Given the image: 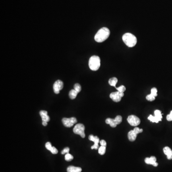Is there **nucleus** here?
<instances>
[{"instance_id": "1", "label": "nucleus", "mask_w": 172, "mask_h": 172, "mask_svg": "<svg viewBox=\"0 0 172 172\" xmlns=\"http://www.w3.org/2000/svg\"><path fill=\"white\" fill-rule=\"evenodd\" d=\"M110 35V31L107 27H103L98 31L95 35V40L98 43H101L107 40Z\"/></svg>"}, {"instance_id": "2", "label": "nucleus", "mask_w": 172, "mask_h": 172, "mask_svg": "<svg viewBox=\"0 0 172 172\" xmlns=\"http://www.w3.org/2000/svg\"><path fill=\"white\" fill-rule=\"evenodd\" d=\"M122 40L129 48L134 47L137 44V40L135 35L131 33H126L122 36Z\"/></svg>"}, {"instance_id": "3", "label": "nucleus", "mask_w": 172, "mask_h": 172, "mask_svg": "<svg viewBox=\"0 0 172 172\" xmlns=\"http://www.w3.org/2000/svg\"><path fill=\"white\" fill-rule=\"evenodd\" d=\"M89 68L93 71H97L100 66V60L99 57L93 56L91 57L88 62Z\"/></svg>"}, {"instance_id": "4", "label": "nucleus", "mask_w": 172, "mask_h": 172, "mask_svg": "<svg viewBox=\"0 0 172 172\" xmlns=\"http://www.w3.org/2000/svg\"><path fill=\"white\" fill-rule=\"evenodd\" d=\"M73 132L76 134L80 135L83 138L85 137V126L81 123H78L75 125L73 129Z\"/></svg>"}, {"instance_id": "5", "label": "nucleus", "mask_w": 172, "mask_h": 172, "mask_svg": "<svg viewBox=\"0 0 172 172\" xmlns=\"http://www.w3.org/2000/svg\"><path fill=\"white\" fill-rule=\"evenodd\" d=\"M128 123L132 126H137L140 124L141 121L138 117L135 115L129 116L127 118Z\"/></svg>"}, {"instance_id": "6", "label": "nucleus", "mask_w": 172, "mask_h": 172, "mask_svg": "<svg viewBox=\"0 0 172 172\" xmlns=\"http://www.w3.org/2000/svg\"><path fill=\"white\" fill-rule=\"evenodd\" d=\"M62 121L65 127L69 128V127H72L74 124L77 123V120L76 118L75 117H71L70 118H64L62 120Z\"/></svg>"}, {"instance_id": "7", "label": "nucleus", "mask_w": 172, "mask_h": 172, "mask_svg": "<svg viewBox=\"0 0 172 172\" xmlns=\"http://www.w3.org/2000/svg\"><path fill=\"white\" fill-rule=\"evenodd\" d=\"M123 96H124V93L119 92L118 91L117 92H112L109 95L111 99L115 103L120 102Z\"/></svg>"}, {"instance_id": "8", "label": "nucleus", "mask_w": 172, "mask_h": 172, "mask_svg": "<svg viewBox=\"0 0 172 172\" xmlns=\"http://www.w3.org/2000/svg\"><path fill=\"white\" fill-rule=\"evenodd\" d=\"M63 87H64V84L61 80H57L53 85V90L54 93L57 94H59L60 91L63 88Z\"/></svg>"}, {"instance_id": "9", "label": "nucleus", "mask_w": 172, "mask_h": 172, "mask_svg": "<svg viewBox=\"0 0 172 172\" xmlns=\"http://www.w3.org/2000/svg\"><path fill=\"white\" fill-rule=\"evenodd\" d=\"M88 139L90 140V141H92V142L94 143V144L91 147V149L97 150L98 149V148H99V143L100 142V139H99L98 136H94L93 135H90L89 137H88Z\"/></svg>"}, {"instance_id": "10", "label": "nucleus", "mask_w": 172, "mask_h": 172, "mask_svg": "<svg viewBox=\"0 0 172 172\" xmlns=\"http://www.w3.org/2000/svg\"><path fill=\"white\" fill-rule=\"evenodd\" d=\"M145 162L146 164H151L155 167H156L158 165V163H156V158L155 156H151L150 158L147 157L145 159Z\"/></svg>"}, {"instance_id": "11", "label": "nucleus", "mask_w": 172, "mask_h": 172, "mask_svg": "<svg viewBox=\"0 0 172 172\" xmlns=\"http://www.w3.org/2000/svg\"><path fill=\"white\" fill-rule=\"evenodd\" d=\"M40 115L42 118L43 121L48 122L50 121V117L48 115V112L45 111H41L39 112Z\"/></svg>"}, {"instance_id": "12", "label": "nucleus", "mask_w": 172, "mask_h": 172, "mask_svg": "<svg viewBox=\"0 0 172 172\" xmlns=\"http://www.w3.org/2000/svg\"><path fill=\"white\" fill-rule=\"evenodd\" d=\"M164 154L167 156V158L168 160L172 159V151L169 147L166 146L163 149Z\"/></svg>"}, {"instance_id": "13", "label": "nucleus", "mask_w": 172, "mask_h": 172, "mask_svg": "<svg viewBox=\"0 0 172 172\" xmlns=\"http://www.w3.org/2000/svg\"><path fill=\"white\" fill-rule=\"evenodd\" d=\"M138 134L135 133L134 130H131L129 131L128 134V137L131 142H134L136 140Z\"/></svg>"}, {"instance_id": "14", "label": "nucleus", "mask_w": 172, "mask_h": 172, "mask_svg": "<svg viewBox=\"0 0 172 172\" xmlns=\"http://www.w3.org/2000/svg\"><path fill=\"white\" fill-rule=\"evenodd\" d=\"M82 169L79 167H75L74 166H69L67 168L68 172H81Z\"/></svg>"}, {"instance_id": "15", "label": "nucleus", "mask_w": 172, "mask_h": 172, "mask_svg": "<svg viewBox=\"0 0 172 172\" xmlns=\"http://www.w3.org/2000/svg\"><path fill=\"white\" fill-rule=\"evenodd\" d=\"M106 123L108 124H109V125L111 126V127H112V128H115V127H116L117 124L116 122L115 121V120L114 119H111V118H108V119H106Z\"/></svg>"}, {"instance_id": "16", "label": "nucleus", "mask_w": 172, "mask_h": 172, "mask_svg": "<svg viewBox=\"0 0 172 172\" xmlns=\"http://www.w3.org/2000/svg\"><path fill=\"white\" fill-rule=\"evenodd\" d=\"M118 79L116 78H115V77L111 78L109 79V85H111V86L114 87L115 88H116V85Z\"/></svg>"}, {"instance_id": "17", "label": "nucleus", "mask_w": 172, "mask_h": 172, "mask_svg": "<svg viewBox=\"0 0 172 172\" xmlns=\"http://www.w3.org/2000/svg\"><path fill=\"white\" fill-rule=\"evenodd\" d=\"M78 92L77 91L74 89V90H71L70 91L69 93V97L71 100H74L77 97V95H78Z\"/></svg>"}, {"instance_id": "18", "label": "nucleus", "mask_w": 172, "mask_h": 172, "mask_svg": "<svg viewBox=\"0 0 172 172\" xmlns=\"http://www.w3.org/2000/svg\"><path fill=\"white\" fill-rule=\"evenodd\" d=\"M155 116L157 118V119H159L160 121H162V114L161 113V112L159 110H155Z\"/></svg>"}, {"instance_id": "19", "label": "nucleus", "mask_w": 172, "mask_h": 172, "mask_svg": "<svg viewBox=\"0 0 172 172\" xmlns=\"http://www.w3.org/2000/svg\"><path fill=\"white\" fill-rule=\"evenodd\" d=\"M148 119L150 120L151 122H155V123H158L159 121H160V120L159 119H157V118L155 116H153L152 115H150L148 118Z\"/></svg>"}, {"instance_id": "20", "label": "nucleus", "mask_w": 172, "mask_h": 172, "mask_svg": "<svg viewBox=\"0 0 172 172\" xmlns=\"http://www.w3.org/2000/svg\"><path fill=\"white\" fill-rule=\"evenodd\" d=\"M106 152V146H101L99 148V153L100 155H104L105 153Z\"/></svg>"}, {"instance_id": "21", "label": "nucleus", "mask_w": 172, "mask_h": 172, "mask_svg": "<svg viewBox=\"0 0 172 172\" xmlns=\"http://www.w3.org/2000/svg\"><path fill=\"white\" fill-rule=\"evenodd\" d=\"M65 159L66 161H71L73 159V156L71 155V154H66L65 156Z\"/></svg>"}, {"instance_id": "22", "label": "nucleus", "mask_w": 172, "mask_h": 172, "mask_svg": "<svg viewBox=\"0 0 172 172\" xmlns=\"http://www.w3.org/2000/svg\"><path fill=\"white\" fill-rule=\"evenodd\" d=\"M114 120H115V121L116 122L117 124H119L121 122H122V117L120 116V115H118L115 117Z\"/></svg>"}, {"instance_id": "23", "label": "nucleus", "mask_w": 172, "mask_h": 172, "mask_svg": "<svg viewBox=\"0 0 172 172\" xmlns=\"http://www.w3.org/2000/svg\"><path fill=\"white\" fill-rule=\"evenodd\" d=\"M74 88L75 91H77L78 93L80 92V91H81V87L79 85L78 83H76L75 84L74 86Z\"/></svg>"}, {"instance_id": "24", "label": "nucleus", "mask_w": 172, "mask_h": 172, "mask_svg": "<svg viewBox=\"0 0 172 172\" xmlns=\"http://www.w3.org/2000/svg\"><path fill=\"white\" fill-rule=\"evenodd\" d=\"M146 99L148 101H154V100H155V97L154 96V95H152L151 94H150L148 95L146 97Z\"/></svg>"}, {"instance_id": "25", "label": "nucleus", "mask_w": 172, "mask_h": 172, "mask_svg": "<svg viewBox=\"0 0 172 172\" xmlns=\"http://www.w3.org/2000/svg\"><path fill=\"white\" fill-rule=\"evenodd\" d=\"M116 88L119 92H123V93L126 91L125 87L124 86H123V85H121V86H120L119 87H116Z\"/></svg>"}, {"instance_id": "26", "label": "nucleus", "mask_w": 172, "mask_h": 172, "mask_svg": "<svg viewBox=\"0 0 172 172\" xmlns=\"http://www.w3.org/2000/svg\"><path fill=\"white\" fill-rule=\"evenodd\" d=\"M151 94L154 95V96L156 97L157 96V90L155 88H152L151 91Z\"/></svg>"}, {"instance_id": "27", "label": "nucleus", "mask_w": 172, "mask_h": 172, "mask_svg": "<svg viewBox=\"0 0 172 172\" xmlns=\"http://www.w3.org/2000/svg\"><path fill=\"white\" fill-rule=\"evenodd\" d=\"M50 151L51 152L52 154H54V155H56V154H57L58 153V150L56 147L54 146H52Z\"/></svg>"}, {"instance_id": "28", "label": "nucleus", "mask_w": 172, "mask_h": 172, "mask_svg": "<svg viewBox=\"0 0 172 172\" xmlns=\"http://www.w3.org/2000/svg\"><path fill=\"white\" fill-rule=\"evenodd\" d=\"M45 146L47 150H49V151H50L52 147V146L50 142H47V143H45Z\"/></svg>"}, {"instance_id": "29", "label": "nucleus", "mask_w": 172, "mask_h": 172, "mask_svg": "<svg viewBox=\"0 0 172 172\" xmlns=\"http://www.w3.org/2000/svg\"><path fill=\"white\" fill-rule=\"evenodd\" d=\"M69 147H66L62 151L61 154L64 155V154H68L69 153Z\"/></svg>"}, {"instance_id": "30", "label": "nucleus", "mask_w": 172, "mask_h": 172, "mask_svg": "<svg viewBox=\"0 0 172 172\" xmlns=\"http://www.w3.org/2000/svg\"><path fill=\"white\" fill-rule=\"evenodd\" d=\"M166 119L168 121H172V111L170 112V114L166 117Z\"/></svg>"}, {"instance_id": "31", "label": "nucleus", "mask_w": 172, "mask_h": 172, "mask_svg": "<svg viewBox=\"0 0 172 172\" xmlns=\"http://www.w3.org/2000/svg\"><path fill=\"white\" fill-rule=\"evenodd\" d=\"M100 143L101 144V146H106V145H107L106 141L104 140H102L100 141Z\"/></svg>"}, {"instance_id": "32", "label": "nucleus", "mask_w": 172, "mask_h": 172, "mask_svg": "<svg viewBox=\"0 0 172 172\" xmlns=\"http://www.w3.org/2000/svg\"><path fill=\"white\" fill-rule=\"evenodd\" d=\"M48 122L47 121H43L42 122V124H43V126H46L48 125Z\"/></svg>"}]
</instances>
